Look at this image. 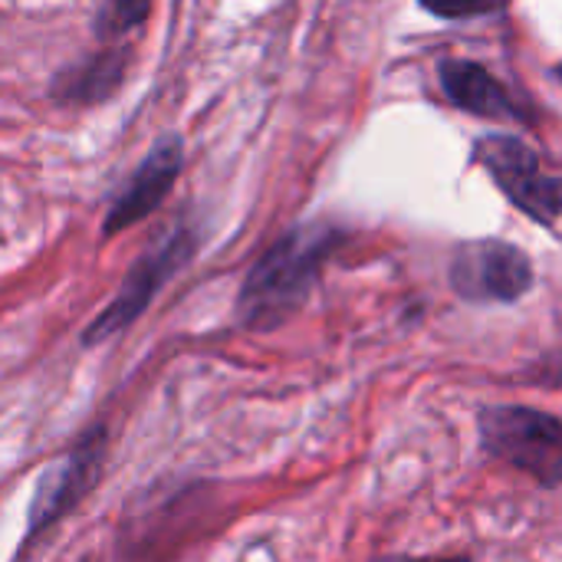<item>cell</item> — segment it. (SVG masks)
<instances>
[{
	"mask_svg": "<svg viewBox=\"0 0 562 562\" xmlns=\"http://www.w3.org/2000/svg\"><path fill=\"white\" fill-rule=\"evenodd\" d=\"M481 445L491 458L514 464L543 487L562 484V422L557 415L524 405L484 408Z\"/></svg>",
	"mask_w": 562,
	"mask_h": 562,
	"instance_id": "7a4b0ae2",
	"label": "cell"
},
{
	"mask_svg": "<svg viewBox=\"0 0 562 562\" xmlns=\"http://www.w3.org/2000/svg\"><path fill=\"white\" fill-rule=\"evenodd\" d=\"M191 254H194V237L188 231H175L161 247H155L148 257H142L128 270V277H125L122 290L115 293V300L92 319V326L86 329L82 342L92 346V342H102V339L128 329L148 310L155 293L191 260Z\"/></svg>",
	"mask_w": 562,
	"mask_h": 562,
	"instance_id": "277c9868",
	"label": "cell"
},
{
	"mask_svg": "<svg viewBox=\"0 0 562 562\" xmlns=\"http://www.w3.org/2000/svg\"><path fill=\"white\" fill-rule=\"evenodd\" d=\"M342 234L326 224L296 227L280 237L244 280L237 303L240 323L250 329H277L286 323L316 286Z\"/></svg>",
	"mask_w": 562,
	"mask_h": 562,
	"instance_id": "6da1fadb",
	"label": "cell"
},
{
	"mask_svg": "<svg viewBox=\"0 0 562 562\" xmlns=\"http://www.w3.org/2000/svg\"><path fill=\"white\" fill-rule=\"evenodd\" d=\"M557 76H560V79H562V66H560V69H557Z\"/></svg>",
	"mask_w": 562,
	"mask_h": 562,
	"instance_id": "7c38bea8",
	"label": "cell"
},
{
	"mask_svg": "<svg viewBox=\"0 0 562 562\" xmlns=\"http://www.w3.org/2000/svg\"><path fill=\"white\" fill-rule=\"evenodd\" d=\"M181 161H184L181 142L178 138H161L145 155V161L138 165V171L128 178V184L122 188V194L115 198V204L109 207L102 234L112 237V234H119V231L145 221L165 201V194L171 191V184L178 181Z\"/></svg>",
	"mask_w": 562,
	"mask_h": 562,
	"instance_id": "52a82bcc",
	"label": "cell"
},
{
	"mask_svg": "<svg viewBox=\"0 0 562 562\" xmlns=\"http://www.w3.org/2000/svg\"><path fill=\"white\" fill-rule=\"evenodd\" d=\"M441 89L445 95L481 119H524V112L517 109V102L510 99V92L477 63L471 59H445L441 69Z\"/></svg>",
	"mask_w": 562,
	"mask_h": 562,
	"instance_id": "ba28073f",
	"label": "cell"
},
{
	"mask_svg": "<svg viewBox=\"0 0 562 562\" xmlns=\"http://www.w3.org/2000/svg\"><path fill=\"white\" fill-rule=\"evenodd\" d=\"M148 10H151V0H105L95 26L102 36H122V33L142 26Z\"/></svg>",
	"mask_w": 562,
	"mask_h": 562,
	"instance_id": "30bf717a",
	"label": "cell"
},
{
	"mask_svg": "<svg viewBox=\"0 0 562 562\" xmlns=\"http://www.w3.org/2000/svg\"><path fill=\"white\" fill-rule=\"evenodd\" d=\"M451 283L474 303H514L533 286V263L517 244L474 240L458 247Z\"/></svg>",
	"mask_w": 562,
	"mask_h": 562,
	"instance_id": "5b68a950",
	"label": "cell"
},
{
	"mask_svg": "<svg viewBox=\"0 0 562 562\" xmlns=\"http://www.w3.org/2000/svg\"><path fill=\"white\" fill-rule=\"evenodd\" d=\"M474 158L487 168L497 188L537 224L550 227L562 217V178H550L540 171V158L520 138L487 135L477 138Z\"/></svg>",
	"mask_w": 562,
	"mask_h": 562,
	"instance_id": "3957f363",
	"label": "cell"
},
{
	"mask_svg": "<svg viewBox=\"0 0 562 562\" xmlns=\"http://www.w3.org/2000/svg\"><path fill=\"white\" fill-rule=\"evenodd\" d=\"M122 72H125V56L122 53H102V56L63 72L56 82V95L63 102H72V105L99 102L105 92H112L119 86Z\"/></svg>",
	"mask_w": 562,
	"mask_h": 562,
	"instance_id": "9c48e42d",
	"label": "cell"
},
{
	"mask_svg": "<svg viewBox=\"0 0 562 562\" xmlns=\"http://www.w3.org/2000/svg\"><path fill=\"white\" fill-rule=\"evenodd\" d=\"M428 13L445 16V20H468V16H481V13H494L501 10L507 0H418Z\"/></svg>",
	"mask_w": 562,
	"mask_h": 562,
	"instance_id": "8fae6325",
	"label": "cell"
},
{
	"mask_svg": "<svg viewBox=\"0 0 562 562\" xmlns=\"http://www.w3.org/2000/svg\"><path fill=\"white\" fill-rule=\"evenodd\" d=\"M102 454H105V431L92 428L79 448H72V454L53 468L33 501V514H30V533H40L46 524H56L66 510H72L95 484L99 471H102Z\"/></svg>",
	"mask_w": 562,
	"mask_h": 562,
	"instance_id": "8992f818",
	"label": "cell"
}]
</instances>
